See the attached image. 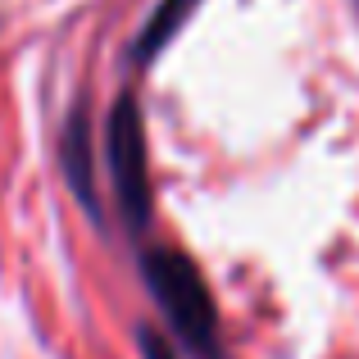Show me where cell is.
I'll list each match as a JSON object with an SVG mask.
<instances>
[{"instance_id": "2", "label": "cell", "mask_w": 359, "mask_h": 359, "mask_svg": "<svg viewBox=\"0 0 359 359\" xmlns=\"http://www.w3.org/2000/svg\"><path fill=\"white\" fill-rule=\"evenodd\" d=\"M109 173H114V191L128 210V223L141 228L150 214V187H146V132H141L137 105L128 96L118 100L114 118H109Z\"/></svg>"}, {"instance_id": "1", "label": "cell", "mask_w": 359, "mask_h": 359, "mask_svg": "<svg viewBox=\"0 0 359 359\" xmlns=\"http://www.w3.org/2000/svg\"><path fill=\"white\" fill-rule=\"evenodd\" d=\"M146 278L155 291L159 309L168 314L173 332L191 346L196 355L214 359L219 355V323H214V300L205 291L201 273L191 259H182L177 250H150L146 255Z\"/></svg>"}, {"instance_id": "3", "label": "cell", "mask_w": 359, "mask_h": 359, "mask_svg": "<svg viewBox=\"0 0 359 359\" xmlns=\"http://www.w3.org/2000/svg\"><path fill=\"white\" fill-rule=\"evenodd\" d=\"M191 5H196V0H164V9H159V14L150 18L146 36H141V55H150V50H155V46L164 41L168 32H173V23H177V18H182V14H187Z\"/></svg>"}]
</instances>
